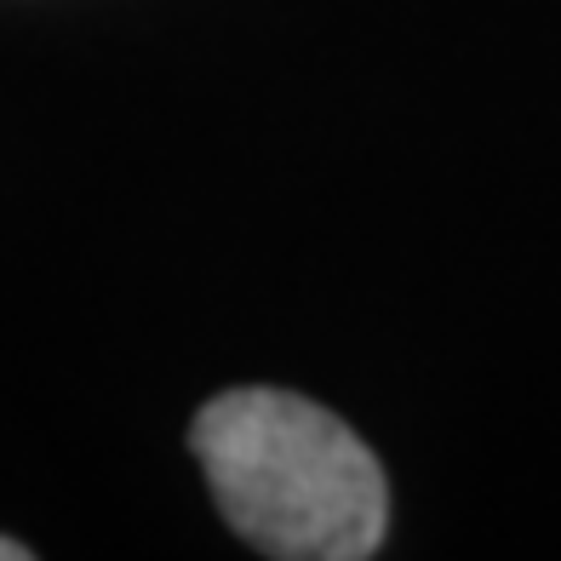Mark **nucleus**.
I'll return each mask as SVG.
<instances>
[{
  "instance_id": "f257e3e1",
  "label": "nucleus",
  "mask_w": 561,
  "mask_h": 561,
  "mask_svg": "<svg viewBox=\"0 0 561 561\" xmlns=\"http://www.w3.org/2000/svg\"><path fill=\"white\" fill-rule=\"evenodd\" d=\"M190 453L224 522L275 561H362L390 522L373 447L293 390H224L195 413Z\"/></svg>"
},
{
  "instance_id": "f03ea898",
  "label": "nucleus",
  "mask_w": 561,
  "mask_h": 561,
  "mask_svg": "<svg viewBox=\"0 0 561 561\" xmlns=\"http://www.w3.org/2000/svg\"><path fill=\"white\" fill-rule=\"evenodd\" d=\"M35 550L30 545H12V539H0V561H30Z\"/></svg>"
}]
</instances>
